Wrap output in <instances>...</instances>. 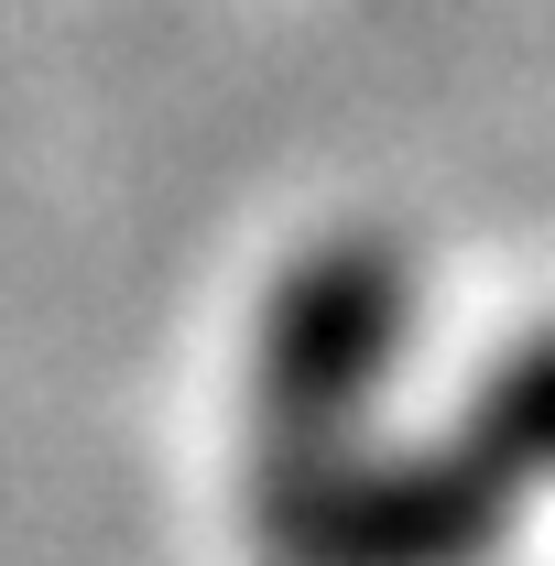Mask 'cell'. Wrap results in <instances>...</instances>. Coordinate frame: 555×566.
I'll list each match as a JSON object with an SVG mask.
<instances>
[{
  "label": "cell",
  "mask_w": 555,
  "mask_h": 566,
  "mask_svg": "<svg viewBox=\"0 0 555 566\" xmlns=\"http://www.w3.org/2000/svg\"><path fill=\"white\" fill-rule=\"evenodd\" d=\"M404 262L381 240H338L305 273H283L262 349H251V458L262 480L327 469L359 447V424L381 403L392 359H404Z\"/></svg>",
  "instance_id": "6da1fadb"
},
{
  "label": "cell",
  "mask_w": 555,
  "mask_h": 566,
  "mask_svg": "<svg viewBox=\"0 0 555 566\" xmlns=\"http://www.w3.org/2000/svg\"><path fill=\"white\" fill-rule=\"evenodd\" d=\"M523 501L480 458L447 447H348L327 469L251 480V534L273 566H490Z\"/></svg>",
  "instance_id": "7a4b0ae2"
},
{
  "label": "cell",
  "mask_w": 555,
  "mask_h": 566,
  "mask_svg": "<svg viewBox=\"0 0 555 566\" xmlns=\"http://www.w3.org/2000/svg\"><path fill=\"white\" fill-rule=\"evenodd\" d=\"M458 447H469L512 501L555 491V338L512 349L480 381V403H469V424H458Z\"/></svg>",
  "instance_id": "3957f363"
}]
</instances>
